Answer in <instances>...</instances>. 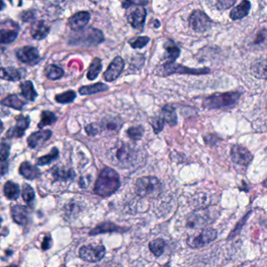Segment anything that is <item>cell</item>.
<instances>
[{
  "mask_svg": "<svg viewBox=\"0 0 267 267\" xmlns=\"http://www.w3.org/2000/svg\"><path fill=\"white\" fill-rule=\"evenodd\" d=\"M120 187V177L116 170L105 168L100 172L94 187V192L101 197H108Z\"/></svg>",
  "mask_w": 267,
  "mask_h": 267,
  "instance_id": "cell-1",
  "label": "cell"
},
{
  "mask_svg": "<svg viewBox=\"0 0 267 267\" xmlns=\"http://www.w3.org/2000/svg\"><path fill=\"white\" fill-rule=\"evenodd\" d=\"M104 41V34L101 31L94 28H88L76 32L71 38L70 43L82 47H94L102 43Z\"/></svg>",
  "mask_w": 267,
  "mask_h": 267,
  "instance_id": "cell-2",
  "label": "cell"
},
{
  "mask_svg": "<svg viewBox=\"0 0 267 267\" xmlns=\"http://www.w3.org/2000/svg\"><path fill=\"white\" fill-rule=\"evenodd\" d=\"M240 93L228 92L224 94H215L206 97L203 101V107L208 110L231 107L238 102Z\"/></svg>",
  "mask_w": 267,
  "mask_h": 267,
  "instance_id": "cell-3",
  "label": "cell"
},
{
  "mask_svg": "<svg viewBox=\"0 0 267 267\" xmlns=\"http://www.w3.org/2000/svg\"><path fill=\"white\" fill-rule=\"evenodd\" d=\"M162 190V184L157 177L144 176L137 180L136 191L143 197H154L159 196Z\"/></svg>",
  "mask_w": 267,
  "mask_h": 267,
  "instance_id": "cell-4",
  "label": "cell"
},
{
  "mask_svg": "<svg viewBox=\"0 0 267 267\" xmlns=\"http://www.w3.org/2000/svg\"><path fill=\"white\" fill-rule=\"evenodd\" d=\"M189 25L194 32L203 33L212 28V21L202 10H194L189 17Z\"/></svg>",
  "mask_w": 267,
  "mask_h": 267,
  "instance_id": "cell-5",
  "label": "cell"
},
{
  "mask_svg": "<svg viewBox=\"0 0 267 267\" xmlns=\"http://www.w3.org/2000/svg\"><path fill=\"white\" fill-rule=\"evenodd\" d=\"M217 231L213 228L204 229L197 236H191L187 240V244L193 249L205 247L217 238Z\"/></svg>",
  "mask_w": 267,
  "mask_h": 267,
  "instance_id": "cell-6",
  "label": "cell"
},
{
  "mask_svg": "<svg viewBox=\"0 0 267 267\" xmlns=\"http://www.w3.org/2000/svg\"><path fill=\"white\" fill-rule=\"evenodd\" d=\"M162 74L164 76L173 75V74H186V75H207L210 72L208 68L204 69H190L179 63H165L162 67Z\"/></svg>",
  "mask_w": 267,
  "mask_h": 267,
  "instance_id": "cell-7",
  "label": "cell"
},
{
  "mask_svg": "<svg viewBox=\"0 0 267 267\" xmlns=\"http://www.w3.org/2000/svg\"><path fill=\"white\" fill-rule=\"evenodd\" d=\"M105 248L102 244H88L79 250V256L83 260L90 262H98L105 256Z\"/></svg>",
  "mask_w": 267,
  "mask_h": 267,
  "instance_id": "cell-8",
  "label": "cell"
},
{
  "mask_svg": "<svg viewBox=\"0 0 267 267\" xmlns=\"http://www.w3.org/2000/svg\"><path fill=\"white\" fill-rule=\"evenodd\" d=\"M126 17L128 22L134 29L142 30L147 17V10L143 6H131Z\"/></svg>",
  "mask_w": 267,
  "mask_h": 267,
  "instance_id": "cell-9",
  "label": "cell"
},
{
  "mask_svg": "<svg viewBox=\"0 0 267 267\" xmlns=\"http://www.w3.org/2000/svg\"><path fill=\"white\" fill-rule=\"evenodd\" d=\"M19 25L12 20H6L1 23L0 35L1 43L9 44L14 42L18 36Z\"/></svg>",
  "mask_w": 267,
  "mask_h": 267,
  "instance_id": "cell-10",
  "label": "cell"
},
{
  "mask_svg": "<svg viewBox=\"0 0 267 267\" xmlns=\"http://www.w3.org/2000/svg\"><path fill=\"white\" fill-rule=\"evenodd\" d=\"M17 59L22 63L33 66L39 63L41 60L39 50L32 46L21 47L16 51Z\"/></svg>",
  "mask_w": 267,
  "mask_h": 267,
  "instance_id": "cell-11",
  "label": "cell"
},
{
  "mask_svg": "<svg viewBox=\"0 0 267 267\" xmlns=\"http://www.w3.org/2000/svg\"><path fill=\"white\" fill-rule=\"evenodd\" d=\"M231 159L237 165L248 166L253 160V155L246 147L235 144L231 147Z\"/></svg>",
  "mask_w": 267,
  "mask_h": 267,
  "instance_id": "cell-12",
  "label": "cell"
},
{
  "mask_svg": "<svg viewBox=\"0 0 267 267\" xmlns=\"http://www.w3.org/2000/svg\"><path fill=\"white\" fill-rule=\"evenodd\" d=\"M125 68V62L121 57H116L112 60L110 65L104 74V79L106 82H112L116 80L120 76Z\"/></svg>",
  "mask_w": 267,
  "mask_h": 267,
  "instance_id": "cell-13",
  "label": "cell"
},
{
  "mask_svg": "<svg viewBox=\"0 0 267 267\" xmlns=\"http://www.w3.org/2000/svg\"><path fill=\"white\" fill-rule=\"evenodd\" d=\"M30 122L29 116H19L15 126L11 127L7 131L6 137L7 138H20V137H23L25 130L29 128Z\"/></svg>",
  "mask_w": 267,
  "mask_h": 267,
  "instance_id": "cell-14",
  "label": "cell"
},
{
  "mask_svg": "<svg viewBox=\"0 0 267 267\" xmlns=\"http://www.w3.org/2000/svg\"><path fill=\"white\" fill-rule=\"evenodd\" d=\"M91 13L88 12H78L77 14H74L69 18V27L75 32L82 30L91 20Z\"/></svg>",
  "mask_w": 267,
  "mask_h": 267,
  "instance_id": "cell-15",
  "label": "cell"
},
{
  "mask_svg": "<svg viewBox=\"0 0 267 267\" xmlns=\"http://www.w3.org/2000/svg\"><path fill=\"white\" fill-rule=\"evenodd\" d=\"M209 218L211 219L210 214L208 213L206 211L205 214L202 212H194L187 217V226L189 228L191 229L205 227L212 221L209 219Z\"/></svg>",
  "mask_w": 267,
  "mask_h": 267,
  "instance_id": "cell-16",
  "label": "cell"
},
{
  "mask_svg": "<svg viewBox=\"0 0 267 267\" xmlns=\"http://www.w3.org/2000/svg\"><path fill=\"white\" fill-rule=\"evenodd\" d=\"M251 72L257 79H267V55L254 60L251 65Z\"/></svg>",
  "mask_w": 267,
  "mask_h": 267,
  "instance_id": "cell-17",
  "label": "cell"
},
{
  "mask_svg": "<svg viewBox=\"0 0 267 267\" xmlns=\"http://www.w3.org/2000/svg\"><path fill=\"white\" fill-rule=\"evenodd\" d=\"M52 131L49 129L33 132L29 136L27 140L29 147L32 149L36 148L39 144H43L50 140V137H52Z\"/></svg>",
  "mask_w": 267,
  "mask_h": 267,
  "instance_id": "cell-18",
  "label": "cell"
},
{
  "mask_svg": "<svg viewBox=\"0 0 267 267\" xmlns=\"http://www.w3.org/2000/svg\"><path fill=\"white\" fill-rule=\"evenodd\" d=\"M50 29L44 20H37L32 24L31 28V35L36 40L46 39L50 33Z\"/></svg>",
  "mask_w": 267,
  "mask_h": 267,
  "instance_id": "cell-19",
  "label": "cell"
},
{
  "mask_svg": "<svg viewBox=\"0 0 267 267\" xmlns=\"http://www.w3.org/2000/svg\"><path fill=\"white\" fill-rule=\"evenodd\" d=\"M19 172L27 180H35L40 175V171L36 166L32 165L30 162H24L20 164Z\"/></svg>",
  "mask_w": 267,
  "mask_h": 267,
  "instance_id": "cell-20",
  "label": "cell"
},
{
  "mask_svg": "<svg viewBox=\"0 0 267 267\" xmlns=\"http://www.w3.org/2000/svg\"><path fill=\"white\" fill-rule=\"evenodd\" d=\"M165 59L166 60L165 63H175V60L181 55V50L172 41H168L165 44Z\"/></svg>",
  "mask_w": 267,
  "mask_h": 267,
  "instance_id": "cell-21",
  "label": "cell"
},
{
  "mask_svg": "<svg viewBox=\"0 0 267 267\" xmlns=\"http://www.w3.org/2000/svg\"><path fill=\"white\" fill-rule=\"evenodd\" d=\"M250 9L251 3L249 1H242L238 6L234 7L231 10L230 17L234 20L244 18L249 14Z\"/></svg>",
  "mask_w": 267,
  "mask_h": 267,
  "instance_id": "cell-22",
  "label": "cell"
},
{
  "mask_svg": "<svg viewBox=\"0 0 267 267\" xmlns=\"http://www.w3.org/2000/svg\"><path fill=\"white\" fill-rule=\"evenodd\" d=\"M12 217L19 225H25L28 222L29 211L23 206H15L12 208Z\"/></svg>",
  "mask_w": 267,
  "mask_h": 267,
  "instance_id": "cell-23",
  "label": "cell"
},
{
  "mask_svg": "<svg viewBox=\"0 0 267 267\" xmlns=\"http://www.w3.org/2000/svg\"><path fill=\"white\" fill-rule=\"evenodd\" d=\"M161 117L163 119L165 122L169 124L171 126H175L178 122V118H177L176 110L173 106L168 104L165 105L162 109V116Z\"/></svg>",
  "mask_w": 267,
  "mask_h": 267,
  "instance_id": "cell-24",
  "label": "cell"
},
{
  "mask_svg": "<svg viewBox=\"0 0 267 267\" xmlns=\"http://www.w3.org/2000/svg\"><path fill=\"white\" fill-rule=\"evenodd\" d=\"M134 155H132V151L131 149L127 147H120L119 150L116 151V160L119 162V165H130L131 162L134 161Z\"/></svg>",
  "mask_w": 267,
  "mask_h": 267,
  "instance_id": "cell-25",
  "label": "cell"
},
{
  "mask_svg": "<svg viewBox=\"0 0 267 267\" xmlns=\"http://www.w3.org/2000/svg\"><path fill=\"white\" fill-rule=\"evenodd\" d=\"M108 91V86L102 82L92 84V85H84L79 88V94L81 95H92L98 93L105 92Z\"/></svg>",
  "mask_w": 267,
  "mask_h": 267,
  "instance_id": "cell-26",
  "label": "cell"
},
{
  "mask_svg": "<svg viewBox=\"0 0 267 267\" xmlns=\"http://www.w3.org/2000/svg\"><path fill=\"white\" fill-rule=\"evenodd\" d=\"M52 175L55 181H67L75 178V173L72 169L64 167H54L52 169Z\"/></svg>",
  "mask_w": 267,
  "mask_h": 267,
  "instance_id": "cell-27",
  "label": "cell"
},
{
  "mask_svg": "<svg viewBox=\"0 0 267 267\" xmlns=\"http://www.w3.org/2000/svg\"><path fill=\"white\" fill-rule=\"evenodd\" d=\"M20 86L22 96L26 100L35 101V99L38 97V93L35 91L32 81H25V82L20 83Z\"/></svg>",
  "mask_w": 267,
  "mask_h": 267,
  "instance_id": "cell-28",
  "label": "cell"
},
{
  "mask_svg": "<svg viewBox=\"0 0 267 267\" xmlns=\"http://www.w3.org/2000/svg\"><path fill=\"white\" fill-rule=\"evenodd\" d=\"M1 104H2V105L6 106V107L20 110H22L26 103L23 101L18 96L16 95V94H12V95L8 96V97L4 98Z\"/></svg>",
  "mask_w": 267,
  "mask_h": 267,
  "instance_id": "cell-29",
  "label": "cell"
},
{
  "mask_svg": "<svg viewBox=\"0 0 267 267\" xmlns=\"http://www.w3.org/2000/svg\"><path fill=\"white\" fill-rule=\"evenodd\" d=\"M1 79L10 81V82H17L21 79V75L15 68H2Z\"/></svg>",
  "mask_w": 267,
  "mask_h": 267,
  "instance_id": "cell-30",
  "label": "cell"
},
{
  "mask_svg": "<svg viewBox=\"0 0 267 267\" xmlns=\"http://www.w3.org/2000/svg\"><path fill=\"white\" fill-rule=\"evenodd\" d=\"M4 195L10 200H16L20 194L19 186L12 181L6 183L4 187Z\"/></svg>",
  "mask_w": 267,
  "mask_h": 267,
  "instance_id": "cell-31",
  "label": "cell"
},
{
  "mask_svg": "<svg viewBox=\"0 0 267 267\" xmlns=\"http://www.w3.org/2000/svg\"><path fill=\"white\" fill-rule=\"evenodd\" d=\"M122 229L118 227L117 225L110 222H105V224H101L97 226L93 231H91L90 234L91 235H97L99 234H103L106 232H116V231H121ZM123 231V230H122Z\"/></svg>",
  "mask_w": 267,
  "mask_h": 267,
  "instance_id": "cell-32",
  "label": "cell"
},
{
  "mask_svg": "<svg viewBox=\"0 0 267 267\" xmlns=\"http://www.w3.org/2000/svg\"><path fill=\"white\" fill-rule=\"evenodd\" d=\"M102 70V63L101 60L98 57L94 59L91 63V66L88 68V72H87V78L90 80H94L98 77L99 74Z\"/></svg>",
  "mask_w": 267,
  "mask_h": 267,
  "instance_id": "cell-33",
  "label": "cell"
},
{
  "mask_svg": "<svg viewBox=\"0 0 267 267\" xmlns=\"http://www.w3.org/2000/svg\"><path fill=\"white\" fill-rule=\"evenodd\" d=\"M57 118L55 114L49 110H44L41 114V120L38 124L39 129H42L45 126L54 125L57 122Z\"/></svg>",
  "mask_w": 267,
  "mask_h": 267,
  "instance_id": "cell-34",
  "label": "cell"
},
{
  "mask_svg": "<svg viewBox=\"0 0 267 267\" xmlns=\"http://www.w3.org/2000/svg\"><path fill=\"white\" fill-rule=\"evenodd\" d=\"M45 72L47 77L50 80H58L63 77V74H64L63 69L55 64H50V65L47 66Z\"/></svg>",
  "mask_w": 267,
  "mask_h": 267,
  "instance_id": "cell-35",
  "label": "cell"
},
{
  "mask_svg": "<svg viewBox=\"0 0 267 267\" xmlns=\"http://www.w3.org/2000/svg\"><path fill=\"white\" fill-rule=\"evenodd\" d=\"M165 243L163 239H155V240H152L149 244V248H150V252L154 254V256L159 257L162 256L165 251Z\"/></svg>",
  "mask_w": 267,
  "mask_h": 267,
  "instance_id": "cell-36",
  "label": "cell"
},
{
  "mask_svg": "<svg viewBox=\"0 0 267 267\" xmlns=\"http://www.w3.org/2000/svg\"><path fill=\"white\" fill-rule=\"evenodd\" d=\"M59 156V150L57 147H54L47 155L42 156L37 161V165H47L49 164L52 163L54 161L57 160Z\"/></svg>",
  "mask_w": 267,
  "mask_h": 267,
  "instance_id": "cell-37",
  "label": "cell"
},
{
  "mask_svg": "<svg viewBox=\"0 0 267 267\" xmlns=\"http://www.w3.org/2000/svg\"><path fill=\"white\" fill-rule=\"evenodd\" d=\"M75 98H76V93L73 91H69L56 96L55 100L59 104H65L73 102Z\"/></svg>",
  "mask_w": 267,
  "mask_h": 267,
  "instance_id": "cell-38",
  "label": "cell"
},
{
  "mask_svg": "<svg viewBox=\"0 0 267 267\" xmlns=\"http://www.w3.org/2000/svg\"><path fill=\"white\" fill-rule=\"evenodd\" d=\"M144 134V127L141 125L138 126L130 127L127 130V135L129 136V138L132 139L134 141H138L142 138Z\"/></svg>",
  "mask_w": 267,
  "mask_h": 267,
  "instance_id": "cell-39",
  "label": "cell"
},
{
  "mask_svg": "<svg viewBox=\"0 0 267 267\" xmlns=\"http://www.w3.org/2000/svg\"><path fill=\"white\" fill-rule=\"evenodd\" d=\"M252 212H249V213L246 214L244 215V217L242 219H240L238 222H237V226L234 227V230L230 233L228 236L229 240H232L234 237H237L239 234H240V231L242 230L243 227H244V224H246V221L248 220V219L249 218V215H251Z\"/></svg>",
  "mask_w": 267,
  "mask_h": 267,
  "instance_id": "cell-40",
  "label": "cell"
},
{
  "mask_svg": "<svg viewBox=\"0 0 267 267\" xmlns=\"http://www.w3.org/2000/svg\"><path fill=\"white\" fill-rule=\"evenodd\" d=\"M22 197L28 204H30L31 202H33L35 199V192L34 190L30 185L28 184H25L22 189Z\"/></svg>",
  "mask_w": 267,
  "mask_h": 267,
  "instance_id": "cell-41",
  "label": "cell"
},
{
  "mask_svg": "<svg viewBox=\"0 0 267 267\" xmlns=\"http://www.w3.org/2000/svg\"><path fill=\"white\" fill-rule=\"evenodd\" d=\"M255 47H262V46L267 45V29H263L258 32L257 35L255 37L253 42Z\"/></svg>",
  "mask_w": 267,
  "mask_h": 267,
  "instance_id": "cell-42",
  "label": "cell"
},
{
  "mask_svg": "<svg viewBox=\"0 0 267 267\" xmlns=\"http://www.w3.org/2000/svg\"><path fill=\"white\" fill-rule=\"evenodd\" d=\"M150 42V38L147 36L137 37L135 39H131L129 44L134 49H142Z\"/></svg>",
  "mask_w": 267,
  "mask_h": 267,
  "instance_id": "cell-43",
  "label": "cell"
},
{
  "mask_svg": "<svg viewBox=\"0 0 267 267\" xmlns=\"http://www.w3.org/2000/svg\"><path fill=\"white\" fill-rule=\"evenodd\" d=\"M150 123L152 125V128L154 129V132L159 134L163 129L165 121L161 116H159V117L152 118L150 119Z\"/></svg>",
  "mask_w": 267,
  "mask_h": 267,
  "instance_id": "cell-44",
  "label": "cell"
},
{
  "mask_svg": "<svg viewBox=\"0 0 267 267\" xmlns=\"http://www.w3.org/2000/svg\"><path fill=\"white\" fill-rule=\"evenodd\" d=\"M10 146L7 143L4 142V141L1 143V147H0V159L1 162H7L9 155H10Z\"/></svg>",
  "mask_w": 267,
  "mask_h": 267,
  "instance_id": "cell-45",
  "label": "cell"
},
{
  "mask_svg": "<svg viewBox=\"0 0 267 267\" xmlns=\"http://www.w3.org/2000/svg\"><path fill=\"white\" fill-rule=\"evenodd\" d=\"M236 1L234 0H220L216 3V7L219 10H227L230 7H233L235 4Z\"/></svg>",
  "mask_w": 267,
  "mask_h": 267,
  "instance_id": "cell-46",
  "label": "cell"
},
{
  "mask_svg": "<svg viewBox=\"0 0 267 267\" xmlns=\"http://www.w3.org/2000/svg\"><path fill=\"white\" fill-rule=\"evenodd\" d=\"M21 20L25 22H29L35 18V12L34 10H29L26 11L22 12Z\"/></svg>",
  "mask_w": 267,
  "mask_h": 267,
  "instance_id": "cell-47",
  "label": "cell"
},
{
  "mask_svg": "<svg viewBox=\"0 0 267 267\" xmlns=\"http://www.w3.org/2000/svg\"><path fill=\"white\" fill-rule=\"evenodd\" d=\"M195 199L196 202H199V201L201 202L197 205V208H203L205 207V205H207L209 203V197L206 194H198L197 198Z\"/></svg>",
  "mask_w": 267,
  "mask_h": 267,
  "instance_id": "cell-48",
  "label": "cell"
},
{
  "mask_svg": "<svg viewBox=\"0 0 267 267\" xmlns=\"http://www.w3.org/2000/svg\"><path fill=\"white\" fill-rule=\"evenodd\" d=\"M85 131H86L87 134L90 136H94L97 134V128L94 126V124H91V125H87L85 128Z\"/></svg>",
  "mask_w": 267,
  "mask_h": 267,
  "instance_id": "cell-49",
  "label": "cell"
},
{
  "mask_svg": "<svg viewBox=\"0 0 267 267\" xmlns=\"http://www.w3.org/2000/svg\"><path fill=\"white\" fill-rule=\"evenodd\" d=\"M50 243H51V237L47 236L44 237L43 241L42 243V249L43 250H47L50 248Z\"/></svg>",
  "mask_w": 267,
  "mask_h": 267,
  "instance_id": "cell-50",
  "label": "cell"
},
{
  "mask_svg": "<svg viewBox=\"0 0 267 267\" xmlns=\"http://www.w3.org/2000/svg\"><path fill=\"white\" fill-rule=\"evenodd\" d=\"M118 124L116 122H109L106 124V127H107V129H110V130H116V129L119 128L118 126Z\"/></svg>",
  "mask_w": 267,
  "mask_h": 267,
  "instance_id": "cell-51",
  "label": "cell"
},
{
  "mask_svg": "<svg viewBox=\"0 0 267 267\" xmlns=\"http://www.w3.org/2000/svg\"><path fill=\"white\" fill-rule=\"evenodd\" d=\"M262 186H263L264 187H265V188H267V179L265 180V181L262 182Z\"/></svg>",
  "mask_w": 267,
  "mask_h": 267,
  "instance_id": "cell-52",
  "label": "cell"
},
{
  "mask_svg": "<svg viewBox=\"0 0 267 267\" xmlns=\"http://www.w3.org/2000/svg\"><path fill=\"white\" fill-rule=\"evenodd\" d=\"M7 267H18V266H17V265H9V266H7Z\"/></svg>",
  "mask_w": 267,
  "mask_h": 267,
  "instance_id": "cell-53",
  "label": "cell"
},
{
  "mask_svg": "<svg viewBox=\"0 0 267 267\" xmlns=\"http://www.w3.org/2000/svg\"><path fill=\"white\" fill-rule=\"evenodd\" d=\"M2 4H3L2 10H4V2H3Z\"/></svg>",
  "mask_w": 267,
  "mask_h": 267,
  "instance_id": "cell-54",
  "label": "cell"
}]
</instances>
